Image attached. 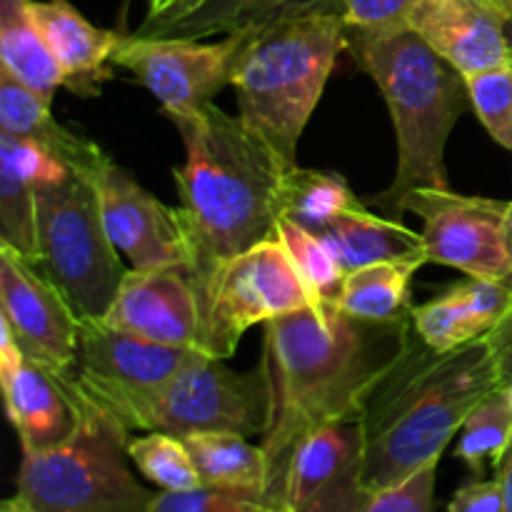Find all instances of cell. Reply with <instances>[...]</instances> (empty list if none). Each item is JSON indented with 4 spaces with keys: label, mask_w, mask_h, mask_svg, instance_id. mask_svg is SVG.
Returning a JSON list of instances; mask_svg holds the SVG:
<instances>
[{
    "label": "cell",
    "mask_w": 512,
    "mask_h": 512,
    "mask_svg": "<svg viewBox=\"0 0 512 512\" xmlns=\"http://www.w3.org/2000/svg\"><path fill=\"white\" fill-rule=\"evenodd\" d=\"M0 70L53 103L63 75L33 15V0H0Z\"/></svg>",
    "instance_id": "23"
},
{
    "label": "cell",
    "mask_w": 512,
    "mask_h": 512,
    "mask_svg": "<svg viewBox=\"0 0 512 512\" xmlns=\"http://www.w3.org/2000/svg\"><path fill=\"white\" fill-rule=\"evenodd\" d=\"M348 50L358 68L378 85L398 143L393 183L365 203L400 220L403 200L413 190L450 188L445 148L470 108L465 75L410 28L383 33L348 30Z\"/></svg>",
    "instance_id": "4"
},
{
    "label": "cell",
    "mask_w": 512,
    "mask_h": 512,
    "mask_svg": "<svg viewBox=\"0 0 512 512\" xmlns=\"http://www.w3.org/2000/svg\"><path fill=\"white\" fill-rule=\"evenodd\" d=\"M508 30H510V45H512V20L508 23Z\"/></svg>",
    "instance_id": "43"
},
{
    "label": "cell",
    "mask_w": 512,
    "mask_h": 512,
    "mask_svg": "<svg viewBox=\"0 0 512 512\" xmlns=\"http://www.w3.org/2000/svg\"><path fill=\"white\" fill-rule=\"evenodd\" d=\"M498 385L488 338L440 353L415 333L358 418L365 440V493L403 483L443 458L470 410Z\"/></svg>",
    "instance_id": "3"
},
{
    "label": "cell",
    "mask_w": 512,
    "mask_h": 512,
    "mask_svg": "<svg viewBox=\"0 0 512 512\" xmlns=\"http://www.w3.org/2000/svg\"><path fill=\"white\" fill-rule=\"evenodd\" d=\"M275 235L288 250L290 260H293L305 288L313 295L315 305L338 303L340 288H343V280L348 273L343 270L328 240L315 230L285 218V215H280Z\"/></svg>",
    "instance_id": "28"
},
{
    "label": "cell",
    "mask_w": 512,
    "mask_h": 512,
    "mask_svg": "<svg viewBox=\"0 0 512 512\" xmlns=\"http://www.w3.org/2000/svg\"><path fill=\"white\" fill-rule=\"evenodd\" d=\"M485 3H488L490 8L498 10V13L503 15V18L510 23V20H512V0H485Z\"/></svg>",
    "instance_id": "40"
},
{
    "label": "cell",
    "mask_w": 512,
    "mask_h": 512,
    "mask_svg": "<svg viewBox=\"0 0 512 512\" xmlns=\"http://www.w3.org/2000/svg\"><path fill=\"white\" fill-rule=\"evenodd\" d=\"M130 463L148 483L163 493H180L203 485L183 438L170 433H148L128 443Z\"/></svg>",
    "instance_id": "30"
},
{
    "label": "cell",
    "mask_w": 512,
    "mask_h": 512,
    "mask_svg": "<svg viewBox=\"0 0 512 512\" xmlns=\"http://www.w3.org/2000/svg\"><path fill=\"white\" fill-rule=\"evenodd\" d=\"M470 108L500 148L512 153V63L465 75Z\"/></svg>",
    "instance_id": "32"
},
{
    "label": "cell",
    "mask_w": 512,
    "mask_h": 512,
    "mask_svg": "<svg viewBox=\"0 0 512 512\" xmlns=\"http://www.w3.org/2000/svg\"><path fill=\"white\" fill-rule=\"evenodd\" d=\"M505 240H508V255L512 265V200L508 203V213H505Z\"/></svg>",
    "instance_id": "42"
},
{
    "label": "cell",
    "mask_w": 512,
    "mask_h": 512,
    "mask_svg": "<svg viewBox=\"0 0 512 512\" xmlns=\"http://www.w3.org/2000/svg\"><path fill=\"white\" fill-rule=\"evenodd\" d=\"M0 133L30 140L65 168L88 178H95V173L110 160V155H105L93 140L60 125L50 113L48 100L25 88L5 70H0Z\"/></svg>",
    "instance_id": "20"
},
{
    "label": "cell",
    "mask_w": 512,
    "mask_h": 512,
    "mask_svg": "<svg viewBox=\"0 0 512 512\" xmlns=\"http://www.w3.org/2000/svg\"><path fill=\"white\" fill-rule=\"evenodd\" d=\"M170 120L185 145V163L173 175L200 295L225 260L273 238L285 168L238 115L215 103Z\"/></svg>",
    "instance_id": "2"
},
{
    "label": "cell",
    "mask_w": 512,
    "mask_h": 512,
    "mask_svg": "<svg viewBox=\"0 0 512 512\" xmlns=\"http://www.w3.org/2000/svg\"><path fill=\"white\" fill-rule=\"evenodd\" d=\"M325 240L338 255L345 273L393 260H425L423 235L410 230L398 218L375 215L368 208L343 215L323 230Z\"/></svg>",
    "instance_id": "22"
},
{
    "label": "cell",
    "mask_w": 512,
    "mask_h": 512,
    "mask_svg": "<svg viewBox=\"0 0 512 512\" xmlns=\"http://www.w3.org/2000/svg\"><path fill=\"white\" fill-rule=\"evenodd\" d=\"M425 260H393L375 263L345 275L338 295L343 313L373 323H400L413 318V275Z\"/></svg>",
    "instance_id": "24"
},
{
    "label": "cell",
    "mask_w": 512,
    "mask_h": 512,
    "mask_svg": "<svg viewBox=\"0 0 512 512\" xmlns=\"http://www.w3.org/2000/svg\"><path fill=\"white\" fill-rule=\"evenodd\" d=\"M38 198V268L65 295L78 318L100 320L123 285L125 270L115 250L95 180L70 173L35 185Z\"/></svg>",
    "instance_id": "8"
},
{
    "label": "cell",
    "mask_w": 512,
    "mask_h": 512,
    "mask_svg": "<svg viewBox=\"0 0 512 512\" xmlns=\"http://www.w3.org/2000/svg\"><path fill=\"white\" fill-rule=\"evenodd\" d=\"M33 15L63 75V88L78 98H98L113 78V53L123 35L98 28L68 0H33Z\"/></svg>",
    "instance_id": "19"
},
{
    "label": "cell",
    "mask_w": 512,
    "mask_h": 512,
    "mask_svg": "<svg viewBox=\"0 0 512 512\" xmlns=\"http://www.w3.org/2000/svg\"><path fill=\"white\" fill-rule=\"evenodd\" d=\"M403 213L423 220L420 235L428 263L448 265L468 278L512 283L505 200L463 195L450 188H420L403 200Z\"/></svg>",
    "instance_id": "10"
},
{
    "label": "cell",
    "mask_w": 512,
    "mask_h": 512,
    "mask_svg": "<svg viewBox=\"0 0 512 512\" xmlns=\"http://www.w3.org/2000/svg\"><path fill=\"white\" fill-rule=\"evenodd\" d=\"M200 348H180L135 338L105 328L100 320L80 318L78 370L80 378L120 388H153L175 378L180 370L205 358Z\"/></svg>",
    "instance_id": "18"
},
{
    "label": "cell",
    "mask_w": 512,
    "mask_h": 512,
    "mask_svg": "<svg viewBox=\"0 0 512 512\" xmlns=\"http://www.w3.org/2000/svg\"><path fill=\"white\" fill-rule=\"evenodd\" d=\"M413 335V318L373 323L343 313L335 303L310 305L265 323L260 365L268 380V428L260 445L275 508L280 510V483L295 445L325 425L358 420Z\"/></svg>",
    "instance_id": "1"
},
{
    "label": "cell",
    "mask_w": 512,
    "mask_h": 512,
    "mask_svg": "<svg viewBox=\"0 0 512 512\" xmlns=\"http://www.w3.org/2000/svg\"><path fill=\"white\" fill-rule=\"evenodd\" d=\"M235 38L230 85L238 118L285 170L295 168L300 138L323 98L338 55L348 50L343 15H308Z\"/></svg>",
    "instance_id": "5"
},
{
    "label": "cell",
    "mask_w": 512,
    "mask_h": 512,
    "mask_svg": "<svg viewBox=\"0 0 512 512\" xmlns=\"http://www.w3.org/2000/svg\"><path fill=\"white\" fill-rule=\"evenodd\" d=\"M100 323L153 343L203 350L200 295L193 275L183 265L158 270L130 268Z\"/></svg>",
    "instance_id": "16"
},
{
    "label": "cell",
    "mask_w": 512,
    "mask_h": 512,
    "mask_svg": "<svg viewBox=\"0 0 512 512\" xmlns=\"http://www.w3.org/2000/svg\"><path fill=\"white\" fill-rule=\"evenodd\" d=\"M420 0H343L345 28L355 33H383L408 28Z\"/></svg>",
    "instance_id": "35"
},
{
    "label": "cell",
    "mask_w": 512,
    "mask_h": 512,
    "mask_svg": "<svg viewBox=\"0 0 512 512\" xmlns=\"http://www.w3.org/2000/svg\"><path fill=\"white\" fill-rule=\"evenodd\" d=\"M128 435L85 398V418L73 438L43 453H23L13 498L38 512H150L155 493L130 473Z\"/></svg>",
    "instance_id": "7"
},
{
    "label": "cell",
    "mask_w": 512,
    "mask_h": 512,
    "mask_svg": "<svg viewBox=\"0 0 512 512\" xmlns=\"http://www.w3.org/2000/svg\"><path fill=\"white\" fill-rule=\"evenodd\" d=\"M0 512H38V510L28 508V505L20 503L18 498H10V500H5L3 508H0Z\"/></svg>",
    "instance_id": "41"
},
{
    "label": "cell",
    "mask_w": 512,
    "mask_h": 512,
    "mask_svg": "<svg viewBox=\"0 0 512 512\" xmlns=\"http://www.w3.org/2000/svg\"><path fill=\"white\" fill-rule=\"evenodd\" d=\"M0 383L5 413L23 453H43L78 433L85 398L73 373H55L20 353L8 325L0 323Z\"/></svg>",
    "instance_id": "15"
},
{
    "label": "cell",
    "mask_w": 512,
    "mask_h": 512,
    "mask_svg": "<svg viewBox=\"0 0 512 512\" xmlns=\"http://www.w3.org/2000/svg\"><path fill=\"white\" fill-rule=\"evenodd\" d=\"M100 213L115 250L133 270L183 265L190 270L188 233L178 208H168L113 160L95 173Z\"/></svg>",
    "instance_id": "13"
},
{
    "label": "cell",
    "mask_w": 512,
    "mask_h": 512,
    "mask_svg": "<svg viewBox=\"0 0 512 512\" xmlns=\"http://www.w3.org/2000/svg\"><path fill=\"white\" fill-rule=\"evenodd\" d=\"M75 375L80 393L133 433L263 435L268 428V380L263 365L255 373H235L223 360L205 355L175 378L153 388H120Z\"/></svg>",
    "instance_id": "6"
},
{
    "label": "cell",
    "mask_w": 512,
    "mask_h": 512,
    "mask_svg": "<svg viewBox=\"0 0 512 512\" xmlns=\"http://www.w3.org/2000/svg\"><path fill=\"white\" fill-rule=\"evenodd\" d=\"M408 28L463 75L512 63L508 20L485 0H420Z\"/></svg>",
    "instance_id": "17"
},
{
    "label": "cell",
    "mask_w": 512,
    "mask_h": 512,
    "mask_svg": "<svg viewBox=\"0 0 512 512\" xmlns=\"http://www.w3.org/2000/svg\"><path fill=\"white\" fill-rule=\"evenodd\" d=\"M238 38L203 43L170 35H123L113 53V65L128 70L160 103L168 118L213 103L230 85Z\"/></svg>",
    "instance_id": "11"
},
{
    "label": "cell",
    "mask_w": 512,
    "mask_h": 512,
    "mask_svg": "<svg viewBox=\"0 0 512 512\" xmlns=\"http://www.w3.org/2000/svg\"><path fill=\"white\" fill-rule=\"evenodd\" d=\"M365 440L358 420L305 435L280 483L283 512H358L365 500Z\"/></svg>",
    "instance_id": "14"
},
{
    "label": "cell",
    "mask_w": 512,
    "mask_h": 512,
    "mask_svg": "<svg viewBox=\"0 0 512 512\" xmlns=\"http://www.w3.org/2000/svg\"><path fill=\"white\" fill-rule=\"evenodd\" d=\"M0 245L38 265V198L35 185L0 153Z\"/></svg>",
    "instance_id": "29"
},
{
    "label": "cell",
    "mask_w": 512,
    "mask_h": 512,
    "mask_svg": "<svg viewBox=\"0 0 512 512\" xmlns=\"http://www.w3.org/2000/svg\"><path fill=\"white\" fill-rule=\"evenodd\" d=\"M493 473L500 480V488H503V512H512V445Z\"/></svg>",
    "instance_id": "39"
},
{
    "label": "cell",
    "mask_w": 512,
    "mask_h": 512,
    "mask_svg": "<svg viewBox=\"0 0 512 512\" xmlns=\"http://www.w3.org/2000/svg\"><path fill=\"white\" fill-rule=\"evenodd\" d=\"M145 3H148V8H145V18L140 23L138 33L155 35L168 28V25L183 20L193 10H198L205 0H145Z\"/></svg>",
    "instance_id": "37"
},
{
    "label": "cell",
    "mask_w": 512,
    "mask_h": 512,
    "mask_svg": "<svg viewBox=\"0 0 512 512\" xmlns=\"http://www.w3.org/2000/svg\"><path fill=\"white\" fill-rule=\"evenodd\" d=\"M315 305L278 235L225 260L200 293L203 350L228 360L255 325Z\"/></svg>",
    "instance_id": "9"
},
{
    "label": "cell",
    "mask_w": 512,
    "mask_h": 512,
    "mask_svg": "<svg viewBox=\"0 0 512 512\" xmlns=\"http://www.w3.org/2000/svg\"><path fill=\"white\" fill-rule=\"evenodd\" d=\"M193 463L203 485L255 490L268 495V458L263 445H253L238 433H193L185 435Z\"/></svg>",
    "instance_id": "26"
},
{
    "label": "cell",
    "mask_w": 512,
    "mask_h": 512,
    "mask_svg": "<svg viewBox=\"0 0 512 512\" xmlns=\"http://www.w3.org/2000/svg\"><path fill=\"white\" fill-rule=\"evenodd\" d=\"M320 13L343 15V0H205L198 10L155 35L190 40H203L208 35L228 38Z\"/></svg>",
    "instance_id": "21"
},
{
    "label": "cell",
    "mask_w": 512,
    "mask_h": 512,
    "mask_svg": "<svg viewBox=\"0 0 512 512\" xmlns=\"http://www.w3.org/2000/svg\"><path fill=\"white\" fill-rule=\"evenodd\" d=\"M485 338H488L490 353H493L500 385L512 390V303Z\"/></svg>",
    "instance_id": "38"
},
{
    "label": "cell",
    "mask_w": 512,
    "mask_h": 512,
    "mask_svg": "<svg viewBox=\"0 0 512 512\" xmlns=\"http://www.w3.org/2000/svg\"><path fill=\"white\" fill-rule=\"evenodd\" d=\"M0 323L33 363L55 373L78 365V313L38 265L8 245H0Z\"/></svg>",
    "instance_id": "12"
},
{
    "label": "cell",
    "mask_w": 512,
    "mask_h": 512,
    "mask_svg": "<svg viewBox=\"0 0 512 512\" xmlns=\"http://www.w3.org/2000/svg\"><path fill=\"white\" fill-rule=\"evenodd\" d=\"M150 512H280L270 503L268 495L255 490L220 488V485H200L180 493L158 490L150 503Z\"/></svg>",
    "instance_id": "33"
},
{
    "label": "cell",
    "mask_w": 512,
    "mask_h": 512,
    "mask_svg": "<svg viewBox=\"0 0 512 512\" xmlns=\"http://www.w3.org/2000/svg\"><path fill=\"white\" fill-rule=\"evenodd\" d=\"M363 208L368 203L335 170L295 165L280 178V213L315 233H323L330 223Z\"/></svg>",
    "instance_id": "25"
},
{
    "label": "cell",
    "mask_w": 512,
    "mask_h": 512,
    "mask_svg": "<svg viewBox=\"0 0 512 512\" xmlns=\"http://www.w3.org/2000/svg\"><path fill=\"white\" fill-rule=\"evenodd\" d=\"M512 445V390L498 385L485 395L460 428L455 458L470 470L473 478H485L498 468Z\"/></svg>",
    "instance_id": "27"
},
{
    "label": "cell",
    "mask_w": 512,
    "mask_h": 512,
    "mask_svg": "<svg viewBox=\"0 0 512 512\" xmlns=\"http://www.w3.org/2000/svg\"><path fill=\"white\" fill-rule=\"evenodd\" d=\"M448 512H503V488L495 478H473L450 498Z\"/></svg>",
    "instance_id": "36"
},
{
    "label": "cell",
    "mask_w": 512,
    "mask_h": 512,
    "mask_svg": "<svg viewBox=\"0 0 512 512\" xmlns=\"http://www.w3.org/2000/svg\"><path fill=\"white\" fill-rule=\"evenodd\" d=\"M438 468L440 460H435L403 483L368 493L358 512H433Z\"/></svg>",
    "instance_id": "34"
},
{
    "label": "cell",
    "mask_w": 512,
    "mask_h": 512,
    "mask_svg": "<svg viewBox=\"0 0 512 512\" xmlns=\"http://www.w3.org/2000/svg\"><path fill=\"white\" fill-rule=\"evenodd\" d=\"M415 333L428 348L455 350L488 335V328L468 310V305L455 295L453 288H445L433 300L413 308Z\"/></svg>",
    "instance_id": "31"
}]
</instances>
